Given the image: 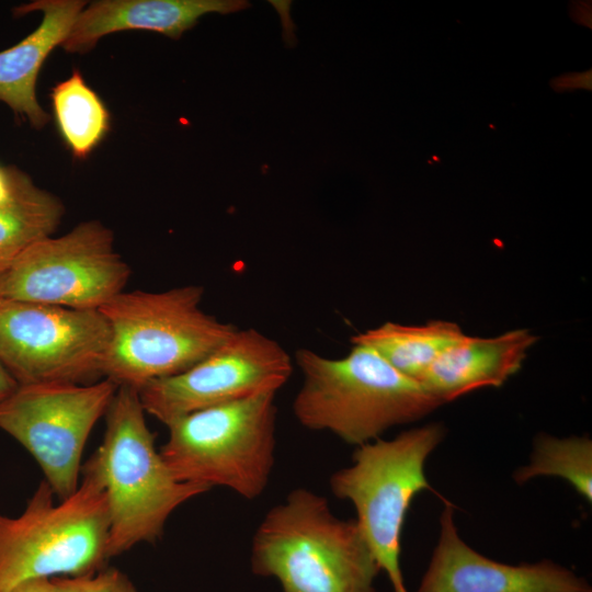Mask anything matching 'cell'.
Returning <instances> with one entry per match:
<instances>
[{
    "label": "cell",
    "mask_w": 592,
    "mask_h": 592,
    "mask_svg": "<svg viewBox=\"0 0 592 592\" xmlns=\"http://www.w3.org/2000/svg\"><path fill=\"white\" fill-rule=\"evenodd\" d=\"M251 569L283 592H375L380 568L355 520L305 488L271 508L252 537Z\"/></svg>",
    "instance_id": "6da1fadb"
},
{
    "label": "cell",
    "mask_w": 592,
    "mask_h": 592,
    "mask_svg": "<svg viewBox=\"0 0 592 592\" xmlns=\"http://www.w3.org/2000/svg\"><path fill=\"white\" fill-rule=\"evenodd\" d=\"M145 413L139 391L118 386L105 413L102 443L82 465L106 496L110 558L158 540L178 506L210 490L173 477L156 449Z\"/></svg>",
    "instance_id": "7a4b0ae2"
},
{
    "label": "cell",
    "mask_w": 592,
    "mask_h": 592,
    "mask_svg": "<svg viewBox=\"0 0 592 592\" xmlns=\"http://www.w3.org/2000/svg\"><path fill=\"white\" fill-rule=\"evenodd\" d=\"M295 360L301 386L293 401L297 421L356 446L389 428L428 414L442 403L371 348L353 344L341 358L303 348Z\"/></svg>",
    "instance_id": "3957f363"
},
{
    "label": "cell",
    "mask_w": 592,
    "mask_h": 592,
    "mask_svg": "<svg viewBox=\"0 0 592 592\" xmlns=\"http://www.w3.org/2000/svg\"><path fill=\"white\" fill-rule=\"evenodd\" d=\"M203 295L200 285L121 292L101 306L111 332L102 375L139 391L216 351L238 328L206 314Z\"/></svg>",
    "instance_id": "277c9868"
},
{
    "label": "cell",
    "mask_w": 592,
    "mask_h": 592,
    "mask_svg": "<svg viewBox=\"0 0 592 592\" xmlns=\"http://www.w3.org/2000/svg\"><path fill=\"white\" fill-rule=\"evenodd\" d=\"M82 481L55 502L43 480L18 516L0 513V592L37 579L79 577L105 567L109 510L101 481L81 470Z\"/></svg>",
    "instance_id": "5b68a950"
},
{
    "label": "cell",
    "mask_w": 592,
    "mask_h": 592,
    "mask_svg": "<svg viewBox=\"0 0 592 592\" xmlns=\"http://www.w3.org/2000/svg\"><path fill=\"white\" fill-rule=\"evenodd\" d=\"M276 392L189 413L169 425L160 455L175 479L253 500L274 466Z\"/></svg>",
    "instance_id": "8992f818"
},
{
    "label": "cell",
    "mask_w": 592,
    "mask_h": 592,
    "mask_svg": "<svg viewBox=\"0 0 592 592\" xmlns=\"http://www.w3.org/2000/svg\"><path fill=\"white\" fill-rule=\"evenodd\" d=\"M443 436L435 423L374 440L357 446L352 464L330 477L332 493L354 505L355 521L395 592H408L400 568L405 519L415 494L431 490L424 465Z\"/></svg>",
    "instance_id": "52a82bcc"
},
{
    "label": "cell",
    "mask_w": 592,
    "mask_h": 592,
    "mask_svg": "<svg viewBox=\"0 0 592 592\" xmlns=\"http://www.w3.org/2000/svg\"><path fill=\"white\" fill-rule=\"evenodd\" d=\"M117 388L109 378L27 384L0 402V429L34 457L58 500L78 488L86 443Z\"/></svg>",
    "instance_id": "ba28073f"
},
{
    "label": "cell",
    "mask_w": 592,
    "mask_h": 592,
    "mask_svg": "<svg viewBox=\"0 0 592 592\" xmlns=\"http://www.w3.org/2000/svg\"><path fill=\"white\" fill-rule=\"evenodd\" d=\"M130 269L115 251L113 232L100 221L46 237L0 274L1 298L99 309L123 292Z\"/></svg>",
    "instance_id": "9c48e42d"
},
{
    "label": "cell",
    "mask_w": 592,
    "mask_h": 592,
    "mask_svg": "<svg viewBox=\"0 0 592 592\" xmlns=\"http://www.w3.org/2000/svg\"><path fill=\"white\" fill-rule=\"evenodd\" d=\"M110 339L99 309L0 298V360L19 385L102 375Z\"/></svg>",
    "instance_id": "30bf717a"
},
{
    "label": "cell",
    "mask_w": 592,
    "mask_h": 592,
    "mask_svg": "<svg viewBox=\"0 0 592 592\" xmlns=\"http://www.w3.org/2000/svg\"><path fill=\"white\" fill-rule=\"evenodd\" d=\"M293 361L275 340L257 329H237L216 351L186 371L139 390L145 412L164 425L198 410L261 392H277Z\"/></svg>",
    "instance_id": "8fae6325"
},
{
    "label": "cell",
    "mask_w": 592,
    "mask_h": 592,
    "mask_svg": "<svg viewBox=\"0 0 592 592\" xmlns=\"http://www.w3.org/2000/svg\"><path fill=\"white\" fill-rule=\"evenodd\" d=\"M445 502L440 537L417 592H592L588 581L553 561L506 565L470 548Z\"/></svg>",
    "instance_id": "7c38bea8"
},
{
    "label": "cell",
    "mask_w": 592,
    "mask_h": 592,
    "mask_svg": "<svg viewBox=\"0 0 592 592\" xmlns=\"http://www.w3.org/2000/svg\"><path fill=\"white\" fill-rule=\"evenodd\" d=\"M248 7L243 0H99L80 11L61 47L87 53L105 35L135 30L179 39L205 14H229Z\"/></svg>",
    "instance_id": "4fadbf2b"
},
{
    "label": "cell",
    "mask_w": 592,
    "mask_h": 592,
    "mask_svg": "<svg viewBox=\"0 0 592 592\" xmlns=\"http://www.w3.org/2000/svg\"><path fill=\"white\" fill-rule=\"evenodd\" d=\"M86 5L81 0H37L14 9L15 15L41 11L43 20L18 44L0 52V102L36 129L49 121L36 98L39 70L52 50L61 46Z\"/></svg>",
    "instance_id": "5bb4252c"
},
{
    "label": "cell",
    "mask_w": 592,
    "mask_h": 592,
    "mask_svg": "<svg viewBox=\"0 0 592 592\" xmlns=\"http://www.w3.org/2000/svg\"><path fill=\"white\" fill-rule=\"evenodd\" d=\"M536 340L526 329L493 338L465 335L440 354L419 383L441 403L481 387H499L521 368Z\"/></svg>",
    "instance_id": "9a60e30c"
},
{
    "label": "cell",
    "mask_w": 592,
    "mask_h": 592,
    "mask_svg": "<svg viewBox=\"0 0 592 592\" xmlns=\"http://www.w3.org/2000/svg\"><path fill=\"white\" fill-rule=\"evenodd\" d=\"M466 334L458 325L433 320L421 326L385 322L352 337V344L371 348L401 374L419 382L448 346Z\"/></svg>",
    "instance_id": "2e32d148"
},
{
    "label": "cell",
    "mask_w": 592,
    "mask_h": 592,
    "mask_svg": "<svg viewBox=\"0 0 592 592\" xmlns=\"http://www.w3.org/2000/svg\"><path fill=\"white\" fill-rule=\"evenodd\" d=\"M50 99L64 141L76 158H86L110 129L106 106L77 69L53 88Z\"/></svg>",
    "instance_id": "e0dca14e"
},
{
    "label": "cell",
    "mask_w": 592,
    "mask_h": 592,
    "mask_svg": "<svg viewBox=\"0 0 592 592\" xmlns=\"http://www.w3.org/2000/svg\"><path fill=\"white\" fill-rule=\"evenodd\" d=\"M62 214L61 202L34 184L0 206V273L30 246L52 236Z\"/></svg>",
    "instance_id": "ac0fdd59"
},
{
    "label": "cell",
    "mask_w": 592,
    "mask_h": 592,
    "mask_svg": "<svg viewBox=\"0 0 592 592\" xmlns=\"http://www.w3.org/2000/svg\"><path fill=\"white\" fill-rule=\"evenodd\" d=\"M538 476L563 478L591 503L592 441L587 436H537L530 464L521 467L514 474V479L517 483H523Z\"/></svg>",
    "instance_id": "d6986e66"
},
{
    "label": "cell",
    "mask_w": 592,
    "mask_h": 592,
    "mask_svg": "<svg viewBox=\"0 0 592 592\" xmlns=\"http://www.w3.org/2000/svg\"><path fill=\"white\" fill-rule=\"evenodd\" d=\"M52 579L55 592H137L132 580L113 567L87 576Z\"/></svg>",
    "instance_id": "ffe728a7"
},
{
    "label": "cell",
    "mask_w": 592,
    "mask_h": 592,
    "mask_svg": "<svg viewBox=\"0 0 592 592\" xmlns=\"http://www.w3.org/2000/svg\"><path fill=\"white\" fill-rule=\"evenodd\" d=\"M33 184L24 172L0 163V206L14 201Z\"/></svg>",
    "instance_id": "44dd1931"
},
{
    "label": "cell",
    "mask_w": 592,
    "mask_h": 592,
    "mask_svg": "<svg viewBox=\"0 0 592 592\" xmlns=\"http://www.w3.org/2000/svg\"><path fill=\"white\" fill-rule=\"evenodd\" d=\"M19 384L0 360V402L9 397Z\"/></svg>",
    "instance_id": "7402d4cb"
},
{
    "label": "cell",
    "mask_w": 592,
    "mask_h": 592,
    "mask_svg": "<svg viewBox=\"0 0 592 592\" xmlns=\"http://www.w3.org/2000/svg\"><path fill=\"white\" fill-rule=\"evenodd\" d=\"M12 592H55L52 578L27 581Z\"/></svg>",
    "instance_id": "603a6c76"
},
{
    "label": "cell",
    "mask_w": 592,
    "mask_h": 592,
    "mask_svg": "<svg viewBox=\"0 0 592 592\" xmlns=\"http://www.w3.org/2000/svg\"><path fill=\"white\" fill-rule=\"evenodd\" d=\"M1 274V273H0ZM0 298H1V295H0Z\"/></svg>",
    "instance_id": "cb8c5ba5"
}]
</instances>
